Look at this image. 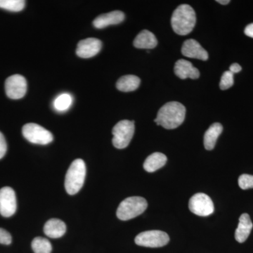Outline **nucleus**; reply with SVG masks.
I'll return each instance as SVG.
<instances>
[{
  "label": "nucleus",
  "instance_id": "nucleus-1",
  "mask_svg": "<svg viewBox=\"0 0 253 253\" xmlns=\"http://www.w3.org/2000/svg\"><path fill=\"white\" fill-rule=\"evenodd\" d=\"M186 108L176 101L167 103L158 111L154 122L168 129H175L180 126L185 119Z\"/></svg>",
  "mask_w": 253,
  "mask_h": 253
},
{
  "label": "nucleus",
  "instance_id": "nucleus-2",
  "mask_svg": "<svg viewBox=\"0 0 253 253\" xmlns=\"http://www.w3.org/2000/svg\"><path fill=\"white\" fill-rule=\"evenodd\" d=\"M196 23L195 11L188 4H181L173 13L171 23L173 31L179 36H186L194 30Z\"/></svg>",
  "mask_w": 253,
  "mask_h": 253
},
{
  "label": "nucleus",
  "instance_id": "nucleus-3",
  "mask_svg": "<svg viewBox=\"0 0 253 253\" xmlns=\"http://www.w3.org/2000/svg\"><path fill=\"white\" fill-rule=\"evenodd\" d=\"M86 176V166L84 161L76 159L68 168L65 179V188L69 195L79 192L84 184Z\"/></svg>",
  "mask_w": 253,
  "mask_h": 253
},
{
  "label": "nucleus",
  "instance_id": "nucleus-4",
  "mask_svg": "<svg viewBox=\"0 0 253 253\" xmlns=\"http://www.w3.org/2000/svg\"><path fill=\"white\" fill-rule=\"evenodd\" d=\"M148 207L146 199L139 196H132L125 199L118 206L117 217L123 221L129 220L140 215Z\"/></svg>",
  "mask_w": 253,
  "mask_h": 253
},
{
  "label": "nucleus",
  "instance_id": "nucleus-5",
  "mask_svg": "<svg viewBox=\"0 0 253 253\" xmlns=\"http://www.w3.org/2000/svg\"><path fill=\"white\" fill-rule=\"evenodd\" d=\"M134 121L127 120L120 121L113 128V144L116 149H123L127 147L134 134Z\"/></svg>",
  "mask_w": 253,
  "mask_h": 253
},
{
  "label": "nucleus",
  "instance_id": "nucleus-6",
  "mask_svg": "<svg viewBox=\"0 0 253 253\" xmlns=\"http://www.w3.org/2000/svg\"><path fill=\"white\" fill-rule=\"evenodd\" d=\"M22 133L25 139L35 144H49L54 139V136L49 131L36 123L25 125Z\"/></svg>",
  "mask_w": 253,
  "mask_h": 253
},
{
  "label": "nucleus",
  "instance_id": "nucleus-7",
  "mask_svg": "<svg viewBox=\"0 0 253 253\" xmlns=\"http://www.w3.org/2000/svg\"><path fill=\"white\" fill-rule=\"evenodd\" d=\"M135 244L147 248H161L169 243V236L159 230L146 231L136 236Z\"/></svg>",
  "mask_w": 253,
  "mask_h": 253
},
{
  "label": "nucleus",
  "instance_id": "nucleus-8",
  "mask_svg": "<svg viewBox=\"0 0 253 253\" xmlns=\"http://www.w3.org/2000/svg\"><path fill=\"white\" fill-rule=\"evenodd\" d=\"M191 212L201 217H208L214 212V204L208 195L199 193L191 198L189 204Z\"/></svg>",
  "mask_w": 253,
  "mask_h": 253
},
{
  "label": "nucleus",
  "instance_id": "nucleus-9",
  "mask_svg": "<svg viewBox=\"0 0 253 253\" xmlns=\"http://www.w3.org/2000/svg\"><path fill=\"white\" fill-rule=\"evenodd\" d=\"M5 91L11 99H22L27 91V81L21 75L10 76L5 82Z\"/></svg>",
  "mask_w": 253,
  "mask_h": 253
},
{
  "label": "nucleus",
  "instance_id": "nucleus-10",
  "mask_svg": "<svg viewBox=\"0 0 253 253\" xmlns=\"http://www.w3.org/2000/svg\"><path fill=\"white\" fill-rule=\"evenodd\" d=\"M17 208L16 194L11 187L1 188L0 189V214L4 217L14 215Z\"/></svg>",
  "mask_w": 253,
  "mask_h": 253
},
{
  "label": "nucleus",
  "instance_id": "nucleus-11",
  "mask_svg": "<svg viewBox=\"0 0 253 253\" xmlns=\"http://www.w3.org/2000/svg\"><path fill=\"white\" fill-rule=\"evenodd\" d=\"M102 42L96 38H87L80 41L78 44L76 54L83 59H89L96 56L101 51Z\"/></svg>",
  "mask_w": 253,
  "mask_h": 253
},
{
  "label": "nucleus",
  "instance_id": "nucleus-12",
  "mask_svg": "<svg viewBox=\"0 0 253 253\" xmlns=\"http://www.w3.org/2000/svg\"><path fill=\"white\" fill-rule=\"evenodd\" d=\"M181 53L186 57L203 61H207L209 57L207 51L197 41L193 39L184 42L181 48Z\"/></svg>",
  "mask_w": 253,
  "mask_h": 253
},
{
  "label": "nucleus",
  "instance_id": "nucleus-13",
  "mask_svg": "<svg viewBox=\"0 0 253 253\" xmlns=\"http://www.w3.org/2000/svg\"><path fill=\"white\" fill-rule=\"evenodd\" d=\"M125 19L124 13L121 11H114L108 14L100 15L95 18L93 25L98 29L108 27L111 25H117L122 23Z\"/></svg>",
  "mask_w": 253,
  "mask_h": 253
},
{
  "label": "nucleus",
  "instance_id": "nucleus-14",
  "mask_svg": "<svg viewBox=\"0 0 253 253\" xmlns=\"http://www.w3.org/2000/svg\"><path fill=\"white\" fill-rule=\"evenodd\" d=\"M174 70L176 76L180 79H198L200 76L199 70L195 68L190 61L185 59L178 60L174 65Z\"/></svg>",
  "mask_w": 253,
  "mask_h": 253
},
{
  "label": "nucleus",
  "instance_id": "nucleus-15",
  "mask_svg": "<svg viewBox=\"0 0 253 253\" xmlns=\"http://www.w3.org/2000/svg\"><path fill=\"white\" fill-rule=\"evenodd\" d=\"M253 224L249 214L247 213L241 214L239 218V225L235 232V239L239 243H244L252 231Z\"/></svg>",
  "mask_w": 253,
  "mask_h": 253
},
{
  "label": "nucleus",
  "instance_id": "nucleus-16",
  "mask_svg": "<svg viewBox=\"0 0 253 253\" xmlns=\"http://www.w3.org/2000/svg\"><path fill=\"white\" fill-rule=\"evenodd\" d=\"M44 232L51 239H59L66 234V224L61 219L53 218L46 221L44 226Z\"/></svg>",
  "mask_w": 253,
  "mask_h": 253
},
{
  "label": "nucleus",
  "instance_id": "nucleus-17",
  "mask_svg": "<svg viewBox=\"0 0 253 253\" xmlns=\"http://www.w3.org/2000/svg\"><path fill=\"white\" fill-rule=\"evenodd\" d=\"M133 44L137 49H151L157 46L158 41L154 33L144 30L136 37Z\"/></svg>",
  "mask_w": 253,
  "mask_h": 253
},
{
  "label": "nucleus",
  "instance_id": "nucleus-18",
  "mask_svg": "<svg viewBox=\"0 0 253 253\" xmlns=\"http://www.w3.org/2000/svg\"><path fill=\"white\" fill-rule=\"evenodd\" d=\"M223 131L220 123H215L208 128L204 135V146L206 150L211 151L215 146L218 137Z\"/></svg>",
  "mask_w": 253,
  "mask_h": 253
},
{
  "label": "nucleus",
  "instance_id": "nucleus-19",
  "mask_svg": "<svg viewBox=\"0 0 253 253\" xmlns=\"http://www.w3.org/2000/svg\"><path fill=\"white\" fill-rule=\"evenodd\" d=\"M168 158L166 155L161 153H154L146 158L144 163L145 170L148 172H154L161 169L167 163Z\"/></svg>",
  "mask_w": 253,
  "mask_h": 253
},
{
  "label": "nucleus",
  "instance_id": "nucleus-20",
  "mask_svg": "<svg viewBox=\"0 0 253 253\" xmlns=\"http://www.w3.org/2000/svg\"><path fill=\"white\" fill-rule=\"evenodd\" d=\"M140 79L137 76L127 75L118 80L116 83V87L118 90L123 92H129L136 90L140 85Z\"/></svg>",
  "mask_w": 253,
  "mask_h": 253
},
{
  "label": "nucleus",
  "instance_id": "nucleus-21",
  "mask_svg": "<svg viewBox=\"0 0 253 253\" xmlns=\"http://www.w3.org/2000/svg\"><path fill=\"white\" fill-rule=\"evenodd\" d=\"M32 249L35 253H51L52 246L49 240L42 237H36L32 241Z\"/></svg>",
  "mask_w": 253,
  "mask_h": 253
},
{
  "label": "nucleus",
  "instance_id": "nucleus-22",
  "mask_svg": "<svg viewBox=\"0 0 253 253\" xmlns=\"http://www.w3.org/2000/svg\"><path fill=\"white\" fill-rule=\"evenodd\" d=\"M73 103V98L71 94L65 93L59 95L54 101V109L59 112L67 111Z\"/></svg>",
  "mask_w": 253,
  "mask_h": 253
},
{
  "label": "nucleus",
  "instance_id": "nucleus-23",
  "mask_svg": "<svg viewBox=\"0 0 253 253\" xmlns=\"http://www.w3.org/2000/svg\"><path fill=\"white\" fill-rule=\"evenodd\" d=\"M26 1L23 0H0V8L9 11H22L24 9Z\"/></svg>",
  "mask_w": 253,
  "mask_h": 253
},
{
  "label": "nucleus",
  "instance_id": "nucleus-24",
  "mask_svg": "<svg viewBox=\"0 0 253 253\" xmlns=\"http://www.w3.org/2000/svg\"><path fill=\"white\" fill-rule=\"evenodd\" d=\"M234 74L231 71H225L221 76L219 87L221 90H226L234 85Z\"/></svg>",
  "mask_w": 253,
  "mask_h": 253
},
{
  "label": "nucleus",
  "instance_id": "nucleus-25",
  "mask_svg": "<svg viewBox=\"0 0 253 253\" xmlns=\"http://www.w3.org/2000/svg\"><path fill=\"white\" fill-rule=\"evenodd\" d=\"M239 185L241 189H253V175L244 174L240 176Z\"/></svg>",
  "mask_w": 253,
  "mask_h": 253
},
{
  "label": "nucleus",
  "instance_id": "nucleus-26",
  "mask_svg": "<svg viewBox=\"0 0 253 253\" xmlns=\"http://www.w3.org/2000/svg\"><path fill=\"white\" fill-rule=\"evenodd\" d=\"M12 241L11 234L7 231L0 228V244L4 245H10Z\"/></svg>",
  "mask_w": 253,
  "mask_h": 253
},
{
  "label": "nucleus",
  "instance_id": "nucleus-27",
  "mask_svg": "<svg viewBox=\"0 0 253 253\" xmlns=\"http://www.w3.org/2000/svg\"><path fill=\"white\" fill-rule=\"evenodd\" d=\"M6 151H7V145H6L4 135L0 131V159L4 157Z\"/></svg>",
  "mask_w": 253,
  "mask_h": 253
},
{
  "label": "nucleus",
  "instance_id": "nucleus-28",
  "mask_svg": "<svg viewBox=\"0 0 253 253\" xmlns=\"http://www.w3.org/2000/svg\"><path fill=\"white\" fill-rule=\"evenodd\" d=\"M241 69H242V68H241L239 64H238V63H233L232 65H231L230 68H229V71H231L233 74H234V73H239Z\"/></svg>",
  "mask_w": 253,
  "mask_h": 253
},
{
  "label": "nucleus",
  "instance_id": "nucleus-29",
  "mask_svg": "<svg viewBox=\"0 0 253 253\" xmlns=\"http://www.w3.org/2000/svg\"><path fill=\"white\" fill-rule=\"evenodd\" d=\"M245 34L250 38H253V23L249 24L245 28Z\"/></svg>",
  "mask_w": 253,
  "mask_h": 253
},
{
  "label": "nucleus",
  "instance_id": "nucleus-30",
  "mask_svg": "<svg viewBox=\"0 0 253 253\" xmlns=\"http://www.w3.org/2000/svg\"><path fill=\"white\" fill-rule=\"evenodd\" d=\"M217 1L218 3H219V4L223 5L228 4L229 2H230L229 0H217Z\"/></svg>",
  "mask_w": 253,
  "mask_h": 253
}]
</instances>
